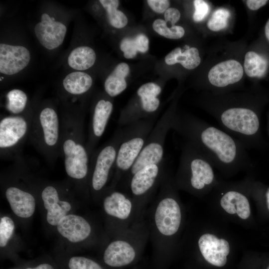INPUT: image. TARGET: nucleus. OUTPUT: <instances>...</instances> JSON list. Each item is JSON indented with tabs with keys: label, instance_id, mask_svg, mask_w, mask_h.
I'll return each instance as SVG.
<instances>
[{
	"label": "nucleus",
	"instance_id": "nucleus-1",
	"mask_svg": "<svg viewBox=\"0 0 269 269\" xmlns=\"http://www.w3.org/2000/svg\"><path fill=\"white\" fill-rule=\"evenodd\" d=\"M171 130L226 175L252 166L247 148L225 131L188 115H175Z\"/></svg>",
	"mask_w": 269,
	"mask_h": 269
},
{
	"label": "nucleus",
	"instance_id": "nucleus-2",
	"mask_svg": "<svg viewBox=\"0 0 269 269\" xmlns=\"http://www.w3.org/2000/svg\"><path fill=\"white\" fill-rule=\"evenodd\" d=\"M177 190L173 177L166 172L145 212L152 246V269H166L177 247L184 221Z\"/></svg>",
	"mask_w": 269,
	"mask_h": 269
},
{
	"label": "nucleus",
	"instance_id": "nucleus-3",
	"mask_svg": "<svg viewBox=\"0 0 269 269\" xmlns=\"http://www.w3.org/2000/svg\"><path fill=\"white\" fill-rule=\"evenodd\" d=\"M82 117H67L61 122L60 155L65 170L73 180L89 189L91 155L87 149Z\"/></svg>",
	"mask_w": 269,
	"mask_h": 269
},
{
	"label": "nucleus",
	"instance_id": "nucleus-4",
	"mask_svg": "<svg viewBox=\"0 0 269 269\" xmlns=\"http://www.w3.org/2000/svg\"><path fill=\"white\" fill-rule=\"evenodd\" d=\"M148 240L149 230L144 216L124 232L109 239L102 251V262L111 269L135 266Z\"/></svg>",
	"mask_w": 269,
	"mask_h": 269
},
{
	"label": "nucleus",
	"instance_id": "nucleus-5",
	"mask_svg": "<svg viewBox=\"0 0 269 269\" xmlns=\"http://www.w3.org/2000/svg\"><path fill=\"white\" fill-rule=\"evenodd\" d=\"M211 163L190 143L182 146L178 167L173 177L177 190L195 195L203 194L217 184Z\"/></svg>",
	"mask_w": 269,
	"mask_h": 269
},
{
	"label": "nucleus",
	"instance_id": "nucleus-6",
	"mask_svg": "<svg viewBox=\"0 0 269 269\" xmlns=\"http://www.w3.org/2000/svg\"><path fill=\"white\" fill-rule=\"evenodd\" d=\"M99 201L105 215L109 239L124 232L144 217L140 216L133 198L117 188L108 186Z\"/></svg>",
	"mask_w": 269,
	"mask_h": 269
},
{
	"label": "nucleus",
	"instance_id": "nucleus-7",
	"mask_svg": "<svg viewBox=\"0 0 269 269\" xmlns=\"http://www.w3.org/2000/svg\"><path fill=\"white\" fill-rule=\"evenodd\" d=\"M155 123L154 119L149 118L124 126V136L118 149L109 187L117 188L123 177L131 169Z\"/></svg>",
	"mask_w": 269,
	"mask_h": 269
},
{
	"label": "nucleus",
	"instance_id": "nucleus-8",
	"mask_svg": "<svg viewBox=\"0 0 269 269\" xmlns=\"http://www.w3.org/2000/svg\"><path fill=\"white\" fill-rule=\"evenodd\" d=\"M124 134V127L117 130L112 138L91 155L89 189L95 200L100 201L110 179L112 180Z\"/></svg>",
	"mask_w": 269,
	"mask_h": 269
},
{
	"label": "nucleus",
	"instance_id": "nucleus-9",
	"mask_svg": "<svg viewBox=\"0 0 269 269\" xmlns=\"http://www.w3.org/2000/svg\"><path fill=\"white\" fill-rule=\"evenodd\" d=\"M29 136L47 161L54 163L60 155L61 124L53 108L46 107L32 119Z\"/></svg>",
	"mask_w": 269,
	"mask_h": 269
},
{
	"label": "nucleus",
	"instance_id": "nucleus-10",
	"mask_svg": "<svg viewBox=\"0 0 269 269\" xmlns=\"http://www.w3.org/2000/svg\"><path fill=\"white\" fill-rule=\"evenodd\" d=\"M175 114L172 111L166 112L156 122L136 160L129 171L123 177L117 188H122L131 177L143 167L163 161L166 137L172 128Z\"/></svg>",
	"mask_w": 269,
	"mask_h": 269
},
{
	"label": "nucleus",
	"instance_id": "nucleus-11",
	"mask_svg": "<svg viewBox=\"0 0 269 269\" xmlns=\"http://www.w3.org/2000/svg\"><path fill=\"white\" fill-rule=\"evenodd\" d=\"M165 173L164 161L147 165L137 171L122 188L119 189L133 198L141 217L145 216Z\"/></svg>",
	"mask_w": 269,
	"mask_h": 269
},
{
	"label": "nucleus",
	"instance_id": "nucleus-12",
	"mask_svg": "<svg viewBox=\"0 0 269 269\" xmlns=\"http://www.w3.org/2000/svg\"><path fill=\"white\" fill-rule=\"evenodd\" d=\"M32 119L21 115L9 116L0 121V150L1 157L16 154L29 136Z\"/></svg>",
	"mask_w": 269,
	"mask_h": 269
},
{
	"label": "nucleus",
	"instance_id": "nucleus-13",
	"mask_svg": "<svg viewBox=\"0 0 269 269\" xmlns=\"http://www.w3.org/2000/svg\"><path fill=\"white\" fill-rule=\"evenodd\" d=\"M161 90L160 86L153 82L141 85L136 92L138 104L124 111L119 119L118 124L125 126L139 120L150 118V116L159 107L158 96Z\"/></svg>",
	"mask_w": 269,
	"mask_h": 269
},
{
	"label": "nucleus",
	"instance_id": "nucleus-14",
	"mask_svg": "<svg viewBox=\"0 0 269 269\" xmlns=\"http://www.w3.org/2000/svg\"><path fill=\"white\" fill-rule=\"evenodd\" d=\"M56 227L59 234L71 243L89 241L93 244L98 241L94 227L81 216L68 214L61 219Z\"/></svg>",
	"mask_w": 269,
	"mask_h": 269
},
{
	"label": "nucleus",
	"instance_id": "nucleus-15",
	"mask_svg": "<svg viewBox=\"0 0 269 269\" xmlns=\"http://www.w3.org/2000/svg\"><path fill=\"white\" fill-rule=\"evenodd\" d=\"M193 247H197L205 261L218 267L226 264L230 252V245L227 240L210 233L199 236L194 242Z\"/></svg>",
	"mask_w": 269,
	"mask_h": 269
},
{
	"label": "nucleus",
	"instance_id": "nucleus-16",
	"mask_svg": "<svg viewBox=\"0 0 269 269\" xmlns=\"http://www.w3.org/2000/svg\"><path fill=\"white\" fill-rule=\"evenodd\" d=\"M113 110L112 102L105 99H99L94 106L87 141V147L91 157L106 130Z\"/></svg>",
	"mask_w": 269,
	"mask_h": 269
},
{
	"label": "nucleus",
	"instance_id": "nucleus-17",
	"mask_svg": "<svg viewBox=\"0 0 269 269\" xmlns=\"http://www.w3.org/2000/svg\"><path fill=\"white\" fill-rule=\"evenodd\" d=\"M30 60L29 50L25 47L5 43L0 44V72L7 75L18 73Z\"/></svg>",
	"mask_w": 269,
	"mask_h": 269
},
{
	"label": "nucleus",
	"instance_id": "nucleus-18",
	"mask_svg": "<svg viewBox=\"0 0 269 269\" xmlns=\"http://www.w3.org/2000/svg\"><path fill=\"white\" fill-rule=\"evenodd\" d=\"M41 198L47 211L46 221L52 226H57L61 219L71 210V203L61 199L58 189L53 185L49 184L43 187Z\"/></svg>",
	"mask_w": 269,
	"mask_h": 269
},
{
	"label": "nucleus",
	"instance_id": "nucleus-19",
	"mask_svg": "<svg viewBox=\"0 0 269 269\" xmlns=\"http://www.w3.org/2000/svg\"><path fill=\"white\" fill-rule=\"evenodd\" d=\"M244 73L243 66L237 60L230 59L218 63L210 70L208 80L217 88H224L240 81Z\"/></svg>",
	"mask_w": 269,
	"mask_h": 269
},
{
	"label": "nucleus",
	"instance_id": "nucleus-20",
	"mask_svg": "<svg viewBox=\"0 0 269 269\" xmlns=\"http://www.w3.org/2000/svg\"><path fill=\"white\" fill-rule=\"evenodd\" d=\"M5 196L13 213L21 218H28L36 207L34 196L18 186L10 185L5 190Z\"/></svg>",
	"mask_w": 269,
	"mask_h": 269
},
{
	"label": "nucleus",
	"instance_id": "nucleus-21",
	"mask_svg": "<svg viewBox=\"0 0 269 269\" xmlns=\"http://www.w3.org/2000/svg\"><path fill=\"white\" fill-rule=\"evenodd\" d=\"M220 204L223 209L231 215H237L243 220L251 215L250 202L245 193L234 187L225 188L221 193Z\"/></svg>",
	"mask_w": 269,
	"mask_h": 269
},
{
	"label": "nucleus",
	"instance_id": "nucleus-22",
	"mask_svg": "<svg viewBox=\"0 0 269 269\" xmlns=\"http://www.w3.org/2000/svg\"><path fill=\"white\" fill-rule=\"evenodd\" d=\"M66 31V26L56 21L47 23L40 21L34 27L35 34L39 42L48 50L55 49L63 43Z\"/></svg>",
	"mask_w": 269,
	"mask_h": 269
},
{
	"label": "nucleus",
	"instance_id": "nucleus-23",
	"mask_svg": "<svg viewBox=\"0 0 269 269\" xmlns=\"http://www.w3.org/2000/svg\"><path fill=\"white\" fill-rule=\"evenodd\" d=\"M129 73L130 67L127 63L122 62L117 65L105 81V90L109 96L116 97L127 88L125 78Z\"/></svg>",
	"mask_w": 269,
	"mask_h": 269
},
{
	"label": "nucleus",
	"instance_id": "nucleus-24",
	"mask_svg": "<svg viewBox=\"0 0 269 269\" xmlns=\"http://www.w3.org/2000/svg\"><path fill=\"white\" fill-rule=\"evenodd\" d=\"M165 62L169 65L180 63L185 68L191 70L199 65L201 58L195 47L189 48L183 52L180 47H176L165 56Z\"/></svg>",
	"mask_w": 269,
	"mask_h": 269
},
{
	"label": "nucleus",
	"instance_id": "nucleus-25",
	"mask_svg": "<svg viewBox=\"0 0 269 269\" xmlns=\"http://www.w3.org/2000/svg\"><path fill=\"white\" fill-rule=\"evenodd\" d=\"M92 84V77L87 73L81 71L68 74L62 82L65 90L73 95H80L87 92Z\"/></svg>",
	"mask_w": 269,
	"mask_h": 269
},
{
	"label": "nucleus",
	"instance_id": "nucleus-26",
	"mask_svg": "<svg viewBox=\"0 0 269 269\" xmlns=\"http://www.w3.org/2000/svg\"><path fill=\"white\" fill-rule=\"evenodd\" d=\"M96 59V53L92 48L81 46L71 51L68 57V63L72 69L83 71L91 67Z\"/></svg>",
	"mask_w": 269,
	"mask_h": 269
},
{
	"label": "nucleus",
	"instance_id": "nucleus-27",
	"mask_svg": "<svg viewBox=\"0 0 269 269\" xmlns=\"http://www.w3.org/2000/svg\"><path fill=\"white\" fill-rule=\"evenodd\" d=\"M149 48V40L144 34L140 33L134 37H125L120 43V49L127 59L135 57L137 51L145 53Z\"/></svg>",
	"mask_w": 269,
	"mask_h": 269
},
{
	"label": "nucleus",
	"instance_id": "nucleus-28",
	"mask_svg": "<svg viewBox=\"0 0 269 269\" xmlns=\"http://www.w3.org/2000/svg\"><path fill=\"white\" fill-rule=\"evenodd\" d=\"M244 70L250 77H261L266 73L268 68L267 60L254 51L248 52L245 56Z\"/></svg>",
	"mask_w": 269,
	"mask_h": 269
},
{
	"label": "nucleus",
	"instance_id": "nucleus-29",
	"mask_svg": "<svg viewBox=\"0 0 269 269\" xmlns=\"http://www.w3.org/2000/svg\"><path fill=\"white\" fill-rule=\"evenodd\" d=\"M100 2L105 9L110 24L114 27L122 28L128 23L126 15L121 10L117 9L119 4L118 0H100Z\"/></svg>",
	"mask_w": 269,
	"mask_h": 269
},
{
	"label": "nucleus",
	"instance_id": "nucleus-30",
	"mask_svg": "<svg viewBox=\"0 0 269 269\" xmlns=\"http://www.w3.org/2000/svg\"><path fill=\"white\" fill-rule=\"evenodd\" d=\"M6 98V108L11 113L18 115L25 109L27 97L23 91L19 89L11 90L7 93Z\"/></svg>",
	"mask_w": 269,
	"mask_h": 269
},
{
	"label": "nucleus",
	"instance_id": "nucleus-31",
	"mask_svg": "<svg viewBox=\"0 0 269 269\" xmlns=\"http://www.w3.org/2000/svg\"><path fill=\"white\" fill-rule=\"evenodd\" d=\"M153 30L158 34L167 38L177 39L183 36L184 28L180 26L174 25L168 27L166 22L162 19L155 20L152 24Z\"/></svg>",
	"mask_w": 269,
	"mask_h": 269
},
{
	"label": "nucleus",
	"instance_id": "nucleus-32",
	"mask_svg": "<svg viewBox=\"0 0 269 269\" xmlns=\"http://www.w3.org/2000/svg\"><path fill=\"white\" fill-rule=\"evenodd\" d=\"M69 269H111L102 262L83 256H73L68 262Z\"/></svg>",
	"mask_w": 269,
	"mask_h": 269
},
{
	"label": "nucleus",
	"instance_id": "nucleus-33",
	"mask_svg": "<svg viewBox=\"0 0 269 269\" xmlns=\"http://www.w3.org/2000/svg\"><path fill=\"white\" fill-rule=\"evenodd\" d=\"M230 16V13L228 9L224 8L217 9L208 20L207 26L213 31L223 30L227 27Z\"/></svg>",
	"mask_w": 269,
	"mask_h": 269
},
{
	"label": "nucleus",
	"instance_id": "nucleus-34",
	"mask_svg": "<svg viewBox=\"0 0 269 269\" xmlns=\"http://www.w3.org/2000/svg\"><path fill=\"white\" fill-rule=\"evenodd\" d=\"M14 223L12 219L5 216L0 219V247H5L13 235Z\"/></svg>",
	"mask_w": 269,
	"mask_h": 269
},
{
	"label": "nucleus",
	"instance_id": "nucleus-35",
	"mask_svg": "<svg viewBox=\"0 0 269 269\" xmlns=\"http://www.w3.org/2000/svg\"><path fill=\"white\" fill-rule=\"evenodd\" d=\"M195 11L193 15V20L199 22L204 19L208 14L209 6L206 2L202 0L193 1Z\"/></svg>",
	"mask_w": 269,
	"mask_h": 269
},
{
	"label": "nucleus",
	"instance_id": "nucleus-36",
	"mask_svg": "<svg viewBox=\"0 0 269 269\" xmlns=\"http://www.w3.org/2000/svg\"><path fill=\"white\" fill-rule=\"evenodd\" d=\"M147 2L149 7L158 13L164 12L170 6V1L168 0H148Z\"/></svg>",
	"mask_w": 269,
	"mask_h": 269
},
{
	"label": "nucleus",
	"instance_id": "nucleus-37",
	"mask_svg": "<svg viewBox=\"0 0 269 269\" xmlns=\"http://www.w3.org/2000/svg\"><path fill=\"white\" fill-rule=\"evenodd\" d=\"M165 21L170 22L174 26L180 19V12L178 9L174 7L168 8L164 14Z\"/></svg>",
	"mask_w": 269,
	"mask_h": 269
},
{
	"label": "nucleus",
	"instance_id": "nucleus-38",
	"mask_svg": "<svg viewBox=\"0 0 269 269\" xmlns=\"http://www.w3.org/2000/svg\"><path fill=\"white\" fill-rule=\"evenodd\" d=\"M267 2V0H248L246 4L249 9L256 10L265 5Z\"/></svg>",
	"mask_w": 269,
	"mask_h": 269
},
{
	"label": "nucleus",
	"instance_id": "nucleus-39",
	"mask_svg": "<svg viewBox=\"0 0 269 269\" xmlns=\"http://www.w3.org/2000/svg\"><path fill=\"white\" fill-rule=\"evenodd\" d=\"M25 269H55L50 264L48 263H43L39 264L34 268H27Z\"/></svg>",
	"mask_w": 269,
	"mask_h": 269
},
{
	"label": "nucleus",
	"instance_id": "nucleus-40",
	"mask_svg": "<svg viewBox=\"0 0 269 269\" xmlns=\"http://www.w3.org/2000/svg\"><path fill=\"white\" fill-rule=\"evenodd\" d=\"M41 22L43 23H50L55 21L54 18L53 17H50L47 13L42 14L41 15Z\"/></svg>",
	"mask_w": 269,
	"mask_h": 269
},
{
	"label": "nucleus",
	"instance_id": "nucleus-41",
	"mask_svg": "<svg viewBox=\"0 0 269 269\" xmlns=\"http://www.w3.org/2000/svg\"><path fill=\"white\" fill-rule=\"evenodd\" d=\"M265 35L267 39L269 41V19L267 21L265 28Z\"/></svg>",
	"mask_w": 269,
	"mask_h": 269
},
{
	"label": "nucleus",
	"instance_id": "nucleus-42",
	"mask_svg": "<svg viewBox=\"0 0 269 269\" xmlns=\"http://www.w3.org/2000/svg\"><path fill=\"white\" fill-rule=\"evenodd\" d=\"M265 197L267 202V204L268 206V208L269 211V187L266 189L265 192Z\"/></svg>",
	"mask_w": 269,
	"mask_h": 269
},
{
	"label": "nucleus",
	"instance_id": "nucleus-43",
	"mask_svg": "<svg viewBox=\"0 0 269 269\" xmlns=\"http://www.w3.org/2000/svg\"><path fill=\"white\" fill-rule=\"evenodd\" d=\"M132 269H141V268L138 266H134Z\"/></svg>",
	"mask_w": 269,
	"mask_h": 269
},
{
	"label": "nucleus",
	"instance_id": "nucleus-44",
	"mask_svg": "<svg viewBox=\"0 0 269 269\" xmlns=\"http://www.w3.org/2000/svg\"><path fill=\"white\" fill-rule=\"evenodd\" d=\"M268 132L269 135V121L268 122Z\"/></svg>",
	"mask_w": 269,
	"mask_h": 269
},
{
	"label": "nucleus",
	"instance_id": "nucleus-45",
	"mask_svg": "<svg viewBox=\"0 0 269 269\" xmlns=\"http://www.w3.org/2000/svg\"><path fill=\"white\" fill-rule=\"evenodd\" d=\"M267 269H269V266L268 267V268Z\"/></svg>",
	"mask_w": 269,
	"mask_h": 269
}]
</instances>
